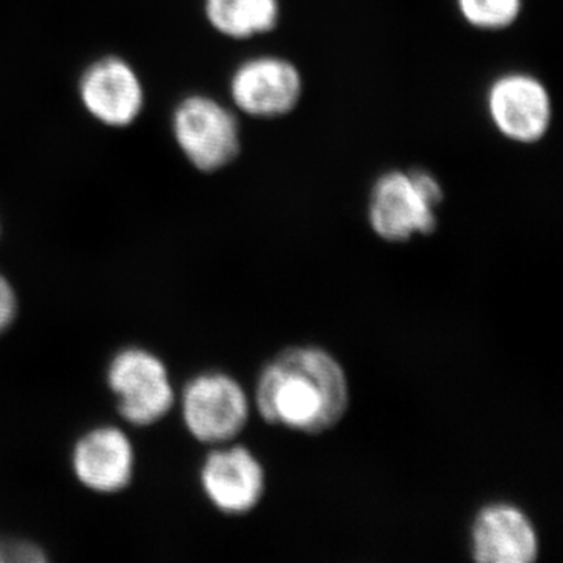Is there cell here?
Returning <instances> with one entry per match:
<instances>
[{
  "label": "cell",
  "instance_id": "obj_1",
  "mask_svg": "<svg viewBox=\"0 0 563 563\" xmlns=\"http://www.w3.org/2000/svg\"><path fill=\"white\" fill-rule=\"evenodd\" d=\"M255 406L268 424L317 435L335 428L346 413V373L322 347H287L258 374Z\"/></svg>",
  "mask_w": 563,
  "mask_h": 563
},
{
  "label": "cell",
  "instance_id": "obj_2",
  "mask_svg": "<svg viewBox=\"0 0 563 563\" xmlns=\"http://www.w3.org/2000/svg\"><path fill=\"white\" fill-rule=\"evenodd\" d=\"M443 187L426 169L380 174L369 192L368 221L373 232L388 243H404L431 235L439 220Z\"/></svg>",
  "mask_w": 563,
  "mask_h": 563
},
{
  "label": "cell",
  "instance_id": "obj_3",
  "mask_svg": "<svg viewBox=\"0 0 563 563\" xmlns=\"http://www.w3.org/2000/svg\"><path fill=\"white\" fill-rule=\"evenodd\" d=\"M172 129L184 157L201 173L220 172L242 151L239 118L210 96L181 99L173 111Z\"/></svg>",
  "mask_w": 563,
  "mask_h": 563
},
{
  "label": "cell",
  "instance_id": "obj_4",
  "mask_svg": "<svg viewBox=\"0 0 563 563\" xmlns=\"http://www.w3.org/2000/svg\"><path fill=\"white\" fill-rule=\"evenodd\" d=\"M107 385L122 420L140 428L162 421L176 404L168 368L158 355L144 347L118 351L107 366Z\"/></svg>",
  "mask_w": 563,
  "mask_h": 563
},
{
  "label": "cell",
  "instance_id": "obj_5",
  "mask_svg": "<svg viewBox=\"0 0 563 563\" xmlns=\"http://www.w3.org/2000/svg\"><path fill=\"white\" fill-rule=\"evenodd\" d=\"M185 428L198 442H231L250 420V401L239 380L229 374H198L185 385L180 395Z\"/></svg>",
  "mask_w": 563,
  "mask_h": 563
},
{
  "label": "cell",
  "instance_id": "obj_6",
  "mask_svg": "<svg viewBox=\"0 0 563 563\" xmlns=\"http://www.w3.org/2000/svg\"><path fill=\"white\" fill-rule=\"evenodd\" d=\"M485 107L493 128L512 143H540L553 125L550 90L539 77L523 70H510L492 80Z\"/></svg>",
  "mask_w": 563,
  "mask_h": 563
},
{
  "label": "cell",
  "instance_id": "obj_7",
  "mask_svg": "<svg viewBox=\"0 0 563 563\" xmlns=\"http://www.w3.org/2000/svg\"><path fill=\"white\" fill-rule=\"evenodd\" d=\"M302 92L301 70L277 55L247 58L229 80L233 106L255 120L287 117L301 102Z\"/></svg>",
  "mask_w": 563,
  "mask_h": 563
},
{
  "label": "cell",
  "instance_id": "obj_8",
  "mask_svg": "<svg viewBox=\"0 0 563 563\" xmlns=\"http://www.w3.org/2000/svg\"><path fill=\"white\" fill-rule=\"evenodd\" d=\"M77 90L87 113L107 128L132 125L146 101L139 73L117 55H107L88 65Z\"/></svg>",
  "mask_w": 563,
  "mask_h": 563
},
{
  "label": "cell",
  "instance_id": "obj_9",
  "mask_svg": "<svg viewBox=\"0 0 563 563\" xmlns=\"http://www.w3.org/2000/svg\"><path fill=\"white\" fill-rule=\"evenodd\" d=\"M201 485L209 501L225 515L250 514L266 490V474L258 459L242 444L210 451L201 468Z\"/></svg>",
  "mask_w": 563,
  "mask_h": 563
},
{
  "label": "cell",
  "instance_id": "obj_10",
  "mask_svg": "<svg viewBox=\"0 0 563 563\" xmlns=\"http://www.w3.org/2000/svg\"><path fill=\"white\" fill-rule=\"evenodd\" d=\"M70 465L77 481L96 493L124 490L135 472V450L128 433L117 426H98L74 444Z\"/></svg>",
  "mask_w": 563,
  "mask_h": 563
},
{
  "label": "cell",
  "instance_id": "obj_11",
  "mask_svg": "<svg viewBox=\"0 0 563 563\" xmlns=\"http://www.w3.org/2000/svg\"><path fill=\"white\" fill-rule=\"evenodd\" d=\"M539 536L528 515L512 504H488L472 525V554L483 563H532L539 558Z\"/></svg>",
  "mask_w": 563,
  "mask_h": 563
},
{
  "label": "cell",
  "instance_id": "obj_12",
  "mask_svg": "<svg viewBox=\"0 0 563 563\" xmlns=\"http://www.w3.org/2000/svg\"><path fill=\"white\" fill-rule=\"evenodd\" d=\"M210 27L225 38L242 41L276 31L280 0H203Z\"/></svg>",
  "mask_w": 563,
  "mask_h": 563
},
{
  "label": "cell",
  "instance_id": "obj_13",
  "mask_svg": "<svg viewBox=\"0 0 563 563\" xmlns=\"http://www.w3.org/2000/svg\"><path fill=\"white\" fill-rule=\"evenodd\" d=\"M462 20L483 32L512 27L523 13V0H455Z\"/></svg>",
  "mask_w": 563,
  "mask_h": 563
},
{
  "label": "cell",
  "instance_id": "obj_14",
  "mask_svg": "<svg viewBox=\"0 0 563 563\" xmlns=\"http://www.w3.org/2000/svg\"><path fill=\"white\" fill-rule=\"evenodd\" d=\"M18 298L13 285L0 273V335L16 320Z\"/></svg>",
  "mask_w": 563,
  "mask_h": 563
},
{
  "label": "cell",
  "instance_id": "obj_15",
  "mask_svg": "<svg viewBox=\"0 0 563 563\" xmlns=\"http://www.w3.org/2000/svg\"><path fill=\"white\" fill-rule=\"evenodd\" d=\"M5 561V548L0 544V562Z\"/></svg>",
  "mask_w": 563,
  "mask_h": 563
}]
</instances>
